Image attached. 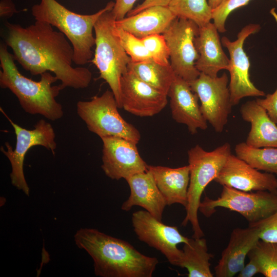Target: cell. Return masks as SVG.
<instances>
[{"mask_svg":"<svg viewBox=\"0 0 277 277\" xmlns=\"http://www.w3.org/2000/svg\"><path fill=\"white\" fill-rule=\"evenodd\" d=\"M5 42L21 66L32 75L54 73L62 89L88 87L92 77L86 67L72 66L73 48L66 36L45 22L26 27L6 22Z\"/></svg>","mask_w":277,"mask_h":277,"instance_id":"obj_1","label":"cell"},{"mask_svg":"<svg viewBox=\"0 0 277 277\" xmlns=\"http://www.w3.org/2000/svg\"><path fill=\"white\" fill-rule=\"evenodd\" d=\"M76 246L93 261L94 272L100 277H151L159 263L127 241L97 229L84 228L74 235Z\"/></svg>","mask_w":277,"mask_h":277,"instance_id":"obj_2","label":"cell"},{"mask_svg":"<svg viewBox=\"0 0 277 277\" xmlns=\"http://www.w3.org/2000/svg\"><path fill=\"white\" fill-rule=\"evenodd\" d=\"M7 47L5 43H1V87L11 91L26 112L39 114L53 121L61 118L64 111L56 97L63 89L60 85H52L58 80L57 77L50 72L42 74L37 82L25 76L18 70L14 55Z\"/></svg>","mask_w":277,"mask_h":277,"instance_id":"obj_3","label":"cell"},{"mask_svg":"<svg viewBox=\"0 0 277 277\" xmlns=\"http://www.w3.org/2000/svg\"><path fill=\"white\" fill-rule=\"evenodd\" d=\"M114 3L108 2L93 14H80L67 9L56 0H41L39 4L32 7L31 13L35 21L49 23L63 33L73 47V63L84 65L93 57L94 25L104 12L113 9Z\"/></svg>","mask_w":277,"mask_h":277,"instance_id":"obj_4","label":"cell"},{"mask_svg":"<svg viewBox=\"0 0 277 277\" xmlns=\"http://www.w3.org/2000/svg\"><path fill=\"white\" fill-rule=\"evenodd\" d=\"M231 146L225 143L215 149L207 151L199 145L187 151L190 180L188 189L186 216L182 226L190 222L193 232V238L204 236L199 224L197 212L202 194L206 186L216 178L229 155L231 154Z\"/></svg>","mask_w":277,"mask_h":277,"instance_id":"obj_5","label":"cell"},{"mask_svg":"<svg viewBox=\"0 0 277 277\" xmlns=\"http://www.w3.org/2000/svg\"><path fill=\"white\" fill-rule=\"evenodd\" d=\"M112 10L104 12L94 25L95 47L91 62L98 69L100 78L110 87L119 108H122L121 79L128 71L131 60L114 32L115 19Z\"/></svg>","mask_w":277,"mask_h":277,"instance_id":"obj_6","label":"cell"},{"mask_svg":"<svg viewBox=\"0 0 277 277\" xmlns=\"http://www.w3.org/2000/svg\"><path fill=\"white\" fill-rule=\"evenodd\" d=\"M118 108L115 97L109 90L90 101L76 104L77 113L90 131L100 138L120 137L137 144L141 139L139 131L123 118Z\"/></svg>","mask_w":277,"mask_h":277,"instance_id":"obj_7","label":"cell"},{"mask_svg":"<svg viewBox=\"0 0 277 277\" xmlns=\"http://www.w3.org/2000/svg\"><path fill=\"white\" fill-rule=\"evenodd\" d=\"M1 111L12 126L16 137L13 150L8 142L1 147V152L8 158L11 166L10 179L12 184L26 195L30 193L24 172L25 156L29 149L35 146H41L55 154L56 148L55 133L52 125L41 119L34 125V129L28 130L13 122L1 109Z\"/></svg>","mask_w":277,"mask_h":277,"instance_id":"obj_8","label":"cell"},{"mask_svg":"<svg viewBox=\"0 0 277 277\" xmlns=\"http://www.w3.org/2000/svg\"><path fill=\"white\" fill-rule=\"evenodd\" d=\"M217 207L237 212L249 223L263 220L277 211V193L268 191L247 192L223 186L217 199L206 196L201 202L199 210L209 217Z\"/></svg>","mask_w":277,"mask_h":277,"instance_id":"obj_9","label":"cell"},{"mask_svg":"<svg viewBox=\"0 0 277 277\" xmlns=\"http://www.w3.org/2000/svg\"><path fill=\"white\" fill-rule=\"evenodd\" d=\"M199 29L193 21L176 17L163 34L169 50L170 63L174 72L188 82L197 78L201 73L195 66L199 57L195 45Z\"/></svg>","mask_w":277,"mask_h":277,"instance_id":"obj_10","label":"cell"},{"mask_svg":"<svg viewBox=\"0 0 277 277\" xmlns=\"http://www.w3.org/2000/svg\"><path fill=\"white\" fill-rule=\"evenodd\" d=\"M260 29V25L250 24L241 30L235 41H231L226 36L221 38L222 44L227 48L230 56L227 70L230 73L228 87L233 106L238 104L244 97L265 95V92L257 88L250 78V63L244 49L246 38Z\"/></svg>","mask_w":277,"mask_h":277,"instance_id":"obj_11","label":"cell"},{"mask_svg":"<svg viewBox=\"0 0 277 277\" xmlns=\"http://www.w3.org/2000/svg\"><path fill=\"white\" fill-rule=\"evenodd\" d=\"M228 83L226 73L216 77L201 73L197 78L188 82L192 90L198 96L204 117L219 133L226 125L233 106Z\"/></svg>","mask_w":277,"mask_h":277,"instance_id":"obj_12","label":"cell"},{"mask_svg":"<svg viewBox=\"0 0 277 277\" xmlns=\"http://www.w3.org/2000/svg\"><path fill=\"white\" fill-rule=\"evenodd\" d=\"M132 224L141 241L160 251L171 264L176 266L182 254L177 245L187 243L189 238L183 235L177 227L164 224L146 210L133 212Z\"/></svg>","mask_w":277,"mask_h":277,"instance_id":"obj_13","label":"cell"},{"mask_svg":"<svg viewBox=\"0 0 277 277\" xmlns=\"http://www.w3.org/2000/svg\"><path fill=\"white\" fill-rule=\"evenodd\" d=\"M102 168L112 180H126L138 173L147 171L148 165L140 156L136 145L128 140L116 136H104Z\"/></svg>","mask_w":277,"mask_h":277,"instance_id":"obj_14","label":"cell"},{"mask_svg":"<svg viewBox=\"0 0 277 277\" xmlns=\"http://www.w3.org/2000/svg\"><path fill=\"white\" fill-rule=\"evenodd\" d=\"M167 97L129 70L121 77V107L132 114L140 117L156 115L167 105Z\"/></svg>","mask_w":277,"mask_h":277,"instance_id":"obj_15","label":"cell"},{"mask_svg":"<svg viewBox=\"0 0 277 277\" xmlns=\"http://www.w3.org/2000/svg\"><path fill=\"white\" fill-rule=\"evenodd\" d=\"M214 181L243 191H268L277 193V177L274 174L262 172L232 154Z\"/></svg>","mask_w":277,"mask_h":277,"instance_id":"obj_16","label":"cell"},{"mask_svg":"<svg viewBox=\"0 0 277 277\" xmlns=\"http://www.w3.org/2000/svg\"><path fill=\"white\" fill-rule=\"evenodd\" d=\"M173 119L177 123L185 125L191 134L199 129L205 130L207 122L204 117L199 103V98L189 83L176 76L168 93Z\"/></svg>","mask_w":277,"mask_h":277,"instance_id":"obj_17","label":"cell"},{"mask_svg":"<svg viewBox=\"0 0 277 277\" xmlns=\"http://www.w3.org/2000/svg\"><path fill=\"white\" fill-rule=\"evenodd\" d=\"M259 240V231L255 227L234 229L214 268L215 276L232 277L239 273L245 265L246 256Z\"/></svg>","mask_w":277,"mask_h":277,"instance_id":"obj_18","label":"cell"},{"mask_svg":"<svg viewBox=\"0 0 277 277\" xmlns=\"http://www.w3.org/2000/svg\"><path fill=\"white\" fill-rule=\"evenodd\" d=\"M195 45L199 54L195 66L201 73L216 77L220 71L228 70L229 58L223 49L218 30L213 23L199 27Z\"/></svg>","mask_w":277,"mask_h":277,"instance_id":"obj_19","label":"cell"},{"mask_svg":"<svg viewBox=\"0 0 277 277\" xmlns=\"http://www.w3.org/2000/svg\"><path fill=\"white\" fill-rule=\"evenodd\" d=\"M125 180L129 186L130 194L122 204L121 209L128 211L134 206H141L162 221L163 211L167 205L151 172L147 170L135 174Z\"/></svg>","mask_w":277,"mask_h":277,"instance_id":"obj_20","label":"cell"},{"mask_svg":"<svg viewBox=\"0 0 277 277\" xmlns=\"http://www.w3.org/2000/svg\"><path fill=\"white\" fill-rule=\"evenodd\" d=\"M176 17L168 6H154L115 20V25L142 38L152 34H163Z\"/></svg>","mask_w":277,"mask_h":277,"instance_id":"obj_21","label":"cell"},{"mask_svg":"<svg viewBox=\"0 0 277 277\" xmlns=\"http://www.w3.org/2000/svg\"><path fill=\"white\" fill-rule=\"evenodd\" d=\"M242 118L250 123L246 144L254 148H277V125L256 100L249 101L240 108Z\"/></svg>","mask_w":277,"mask_h":277,"instance_id":"obj_22","label":"cell"},{"mask_svg":"<svg viewBox=\"0 0 277 277\" xmlns=\"http://www.w3.org/2000/svg\"><path fill=\"white\" fill-rule=\"evenodd\" d=\"M166 205L180 204L185 207L187 202L190 180L189 165L178 168L148 165Z\"/></svg>","mask_w":277,"mask_h":277,"instance_id":"obj_23","label":"cell"},{"mask_svg":"<svg viewBox=\"0 0 277 277\" xmlns=\"http://www.w3.org/2000/svg\"><path fill=\"white\" fill-rule=\"evenodd\" d=\"M213 255L208 252L206 241L202 238H189L184 244L182 256L176 266L185 268L188 277H212L210 260Z\"/></svg>","mask_w":277,"mask_h":277,"instance_id":"obj_24","label":"cell"},{"mask_svg":"<svg viewBox=\"0 0 277 277\" xmlns=\"http://www.w3.org/2000/svg\"><path fill=\"white\" fill-rule=\"evenodd\" d=\"M128 69L137 78L166 95L176 76L170 64L162 65L152 59L131 62Z\"/></svg>","mask_w":277,"mask_h":277,"instance_id":"obj_25","label":"cell"},{"mask_svg":"<svg viewBox=\"0 0 277 277\" xmlns=\"http://www.w3.org/2000/svg\"><path fill=\"white\" fill-rule=\"evenodd\" d=\"M235 153L254 168L277 177V148H254L241 142L236 145Z\"/></svg>","mask_w":277,"mask_h":277,"instance_id":"obj_26","label":"cell"},{"mask_svg":"<svg viewBox=\"0 0 277 277\" xmlns=\"http://www.w3.org/2000/svg\"><path fill=\"white\" fill-rule=\"evenodd\" d=\"M168 7L176 17L191 20L199 27L212 19V9L207 0H171Z\"/></svg>","mask_w":277,"mask_h":277,"instance_id":"obj_27","label":"cell"},{"mask_svg":"<svg viewBox=\"0 0 277 277\" xmlns=\"http://www.w3.org/2000/svg\"><path fill=\"white\" fill-rule=\"evenodd\" d=\"M248 256L258 263L260 273L266 277H277V243L260 240Z\"/></svg>","mask_w":277,"mask_h":277,"instance_id":"obj_28","label":"cell"},{"mask_svg":"<svg viewBox=\"0 0 277 277\" xmlns=\"http://www.w3.org/2000/svg\"><path fill=\"white\" fill-rule=\"evenodd\" d=\"M114 32L131 62H140L152 59L141 38L116 26L115 22Z\"/></svg>","mask_w":277,"mask_h":277,"instance_id":"obj_29","label":"cell"},{"mask_svg":"<svg viewBox=\"0 0 277 277\" xmlns=\"http://www.w3.org/2000/svg\"><path fill=\"white\" fill-rule=\"evenodd\" d=\"M154 61L164 65L170 64L169 50L163 34H154L141 38Z\"/></svg>","mask_w":277,"mask_h":277,"instance_id":"obj_30","label":"cell"},{"mask_svg":"<svg viewBox=\"0 0 277 277\" xmlns=\"http://www.w3.org/2000/svg\"><path fill=\"white\" fill-rule=\"evenodd\" d=\"M250 0H225L216 8L212 10L213 23L218 31H226V21L229 14L236 9L246 5Z\"/></svg>","mask_w":277,"mask_h":277,"instance_id":"obj_31","label":"cell"},{"mask_svg":"<svg viewBox=\"0 0 277 277\" xmlns=\"http://www.w3.org/2000/svg\"><path fill=\"white\" fill-rule=\"evenodd\" d=\"M249 226L258 229L260 240L277 243V211L265 219L249 223Z\"/></svg>","mask_w":277,"mask_h":277,"instance_id":"obj_32","label":"cell"},{"mask_svg":"<svg viewBox=\"0 0 277 277\" xmlns=\"http://www.w3.org/2000/svg\"><path fill=\"white\" fill-rule=\"evenodd\" d=\"M256 101L265 109L271 120L277 124V88L272 93L267 94L264 98H258Z\"/></svg>","mask_w":277,"mask_h":277,"instance_id":"obj_33","label":"cell"},{"mask_svg":"<svg viewBox=\"0 0 277 277\" xmlns=\"http://www.w3.org/2000/svg\"><path fill=\"white\" fill-rule=\"evenodd\" d=\"M137 0H115L111 11L115 20L124 18L132 9Z\"/></svg>","mask_w":277,"mask_h":277,"instance_id":"obj_34","label":"cell"},{"mask_svg":"<svg viewBox=\"0 0 277 277\" xmlns=\"http://www.w3.org/2000/svg\"><path fill=\"white\" fill-rule=\"evenodd\" d=\"M171 0H144L128 12L127 16L134 15L143 10L154 6H168Z\"/></svg>","mask_w":277,"mask_h":277,"instance_id":"obj_35","label":"cell"},{"mask_svg":"<svg viewBox=\"0 0 277 277\" xmlns=\"http://www.w3.org/2000/svg\"><path fill=\"white\" fill-rule=\"evenodd\" d=\"M260 273V267L255 260L249 259V262L245 265L238 273V277H252Z\"/></svg>","mask_w":277,"mask_h":277,"instance_id":"obj_36","label":"cell"},{"mask_svg":"<svg viewBox=\"0 0 277 277\" xmlns=\"http://www.w3.org/2000/svg\"><path fill=\"white\" fill-rule=\"evenodd\" d=\"M14 4L12 0H1L0 2V16L8 18L17 12Z\"/></svg>","mask_w":277,"mask_h":277,"instance_id":"obj_37","label":"cell"},{"mask_svg":"<svg viewBox=\"0 0 277 277\" xmlns=\"http://www.w3.org/2000/svg\"><path fill=\"white\" fill-rule=\"evenodd\" d=\"M225 1V0H208V2L211 8L213 10L218 7Z\"/></svg>","mask_w":277,"mask_h":277,"instance_id":"obj_38","label":"cell"},{"mask_svg":"<svg viewBox=\"0 0 277 277\" xmlns=\"http://www.w3.org/2000/svg\"><path fill=\"white\" fill-rule=\"evenodd\" d=\"M276 2H277V0H274Z\"/></svg>","mask_w":277,"mask_h":277,"instance_id":"obj_39","label":"cell"},{"mask_svg":"<svg viewBox=\"0 0 277 277\" xmlns=\"http://www.w3.org/2000/svg\"></svg>","mask_w":277,"mask_h":277,"instance_id":"obj_40","label":"cell"}]
</instances>
